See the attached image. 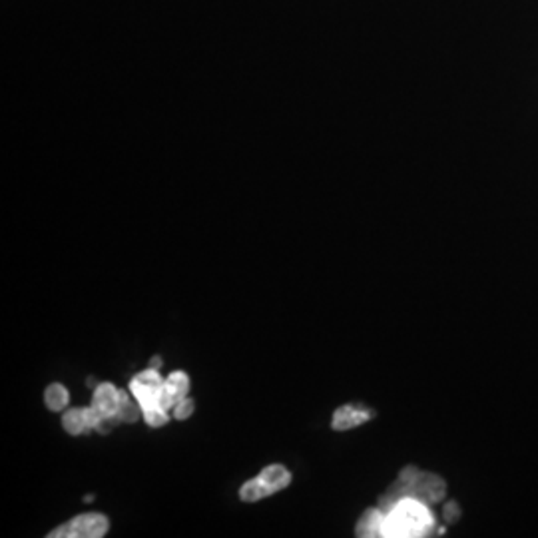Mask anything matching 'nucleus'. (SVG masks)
Masks as SVG:
<instances>
[{
	"label": "nucleus",
	"instance_id": "nucleus-1",
	"mask_svg": "<svg viewBox=\"0 0 538 538\" xmlns=\"http://www.w3.org/2000/svg\"><path fill=\"white\" fill-rule=\"evenodd\" d=\"M437 520L429 503L421 498H399L389 511H385L383 538H421L433 534Z\"/></svg>",
	"mask_w": 538,
	"mask_h": 538
},
{
	"label": "nucleus",
	"instance_id": "nucleus-2",
	"mask_svg": "<svg viewBox=\"0 0 538 538\" xmlns=\"http://www.w3.org/2000/svg\"><path fill=\"white\" fill-rule=\"evenodd\" d=\"M445 480L433 473H423L417 466H405L399 473L397 480L393 482L389 490L379 501V509L389 511L399 498L413 496L421 498L425 503H441L445 498Z\"/></svg>",
	"mask_w": 538,
	"mask_h": 538
},
{
	"label": "nucleus",
	"instance_id": "nucleus-3",
	"mask_svg": "<svg viewBox=\"0 0 538 538\" xmlns=\"http://www.w3.org/2000/svg\"><path fill=\"white\" fill-rule=\"evenodd\" d=\"M165 379L160 377L156 367H150L142 371L140 375L132 379L130 391L134 399L140 403L142 413H144L146 423L150 427H164L168 423V409L162 407V391H164Z\"/></svg>",
	"mask_w": 538,
	"mask_h": 538
},
{
	"label": "nucleus",
	"instance_id": "nucleus-4",
	"mask_svg": "<svg viewBox=\"0 0 538 538\" xmlns=\"http://www.w3.org/2000/svg\"><path fill=\"white\" fill-rule=\"evenodd\" d=\"M291 482V473L283 465H269L256 479L245 482L240 488V498L245 503H256L286 488Z\"/></svg>",
	"mask_w": 538,
	"mask_h": 538
},
{
	"label": "nucleus",
	"instance_id": "nucleus-5",
	"mask_svg": "<svg viewBox=\"0 0 538 538\" xmlns=\"http://www.w3.org/2000/svg\"><path fill=\"white\" fill-rule=\"evenodd\" d=\"M108 533V519L100 512L78 514L66 525L54 528L50 538H100Z\"/></svg>",
	"mask_w": 538,
	"mask_h": 538
},
{
	"label": "nucleus",
	"instance_id": "nucleus-6",
	"mask_svg": "<svg viewBox=\"0 0 538 538\" xmlns=\"http://www.w3.org/2000/svg\"><path fill=\"white\" fill-rule=\"evenodd\" d=\"M100 421H102L100 411L90 405V407H78L66 411L65 417H62V427H65L66 433L70 434H82L92 429H98Z\"/></svg>",
	"mask_w": 538,
	"mask_h": 538
},
{
	"label": "nucleus",
	"instance_id": "nucleus-7",
	"mask_svg": "<svg viewBox=\"0 0 538 538\" xmlns=\"http://www.w3.org/2000/svg\"><path fill=\"white\" fill-rule=\"evenodd\" d=\"M122 395L124 391L118 389L116 385L100 383L96 387V391H94L92 405L100 411L102 417L112 419V421L118 425V413H120L122 407Z\"/></svg>",
	"mask_w": 538,
	"mask_h": 538
},
{
	"label": "nucleus",
	"instance_id": "nucleus-8",
	"mask_svg": "<svg viewBox=\"0 0 538 538\" xmlns=\"http://www.w3.org/2000/svg\"><path fill=\"white\" fill-rule=\"evenodd\" d=\"M373 415V411L363 405H343L334 413L331 427H334L335 431H350L355 429V427L367 423Z\"/></svg>",
	"mask_w": 538,
	"mask_h": 538
},
{
	"label": "nucleus",
	"instance_id": "nucleus-9",
	"mask_svg": "<svg viewBox=\"0 0 538 538\" xmlns=\"http://www.w3.org/2000/svg\"><path fill=\"white\" fill-rule=\"evenodd\" d=\"M189 391V377L184 371H173V373L164 381V391H162V407L164 409H173L180 401L188 397Z\"/></svg>",
	"mask_w": 538,
	"mask_h": 538
},
{
	"label": "nucleus",
	"instance_id": "nucleus-10",
	"mask_svg": "<svg viewBox=\"0 0 538 538\" xmlns=\"http://www.w3.org/2000/svg\"><path fill=\"white\" fill-rule=\"evenodd\" d=\"M383 519H385L383 509H379V506L377 509H367L361 514L355 533L363 538H381L383 536Z\"/></svg>",
	"mask_w": 538,
	"mask_h": 538
},
{
	"label": "nucleus",
	"instance_id": "nucleus-11",
	"mask_svg": "<svg viewBox=\"0 0 538 538\" xmlns=\"http://www.w3.org/2000/svg\"><path fill=\"white\" fill-rule=\"evenodd\" d=\"M44 401H46V407H49L50 411H62L68 405L70 395L65 385L52 383V385H49V389H46V393H44Z\"/></svg>",
	"mask_w": 538,
	"mask_h": 538
},
{
	"label": "nucleus",
	"instance_id": "nucleus-12",
	"mask_svg": "<svg viewBox=\"0 0 538 538\" xmlns=\"http://www.w3.org/2000/svg\"><path fill=\"white\" fill-rule=\"evenodd\" d=\"M194 401L192 399H184V401H180L176 407H173V415H176V419H180V421H184V419H188L189 415L194 413Z\"/></svg>",
	"mask_w": 538,
	"mask_h": 538
},
{
	"label": "nucleus",
	"instance_id": "nucleus-13",
	"mask_svg": "<svg viewBox=\"0 0 538 538\" xmlns=\"http://www.w3.org/2000/svg\"><path fill=\"white\" fill-rule=\"evenodd\" d=\"M445 519L449 520V522H455L457 519H458V506H457V503H447L445 504Z\"/></svg>",
	"mask_w": 538,
	"mask_h": 538
},
{
	"label": "nucleus",
	"instance_id": "nucleus-14",
	"mask_svg": "<svg viewBox=\"0 0 538 538\" xmlns=\"http://www.w3.org/2000/svg\"><path fill=\"white\" fill-rule=\"evenodd\" d=\"M160 363H162V361H160V359H158V357H156V359H154V361H150V367H156V369H158V367H160Z\"/></svg>",
	"mask_w": 538,
	"mask_h": 538
}]
</instances>
